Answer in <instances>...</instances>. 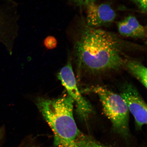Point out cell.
<instances>
[{"label": "cell", "mask_w": 147, "mask_h": 147, "mask_svg": "<svg viewBox=\"0 0 147 147\" xmlns=\"http://www.w3.org/2000/svg\"><path fill=\"white\" fill-rule=\"evenodd\" d=\"M117 27L123 36L140 39L146 37V27L141 24L135 16H128L117 23Z\"/></svg>", "instance_id": "8"}, {"label": "cell", "mask_w": 147, "mask_h": 147, "mask_svg": "<svg viewBox=\"0 0 147 147\" xmlns=\"http://www.w3.org/2000/svg\"><path fill=\"white\" fill-rule=\"evenodd\" d=\"M58 78L76 104V113L80 118L86 120L93 113V108L90 104L83 96L77 86L71 60L58 73Z\"/></svg>", "instance_id": "4"}, {"label": "cell", "mask_w": 147, "mask_h": 147, "mask_svg": "<svg viewBox=\"0 0 147 147\" xmlns=\"http://www.w3.org/2000/svg\"><path fill=\"white\" fill-rule=\"evenodd\" d=\"M4 139V137L2 134L0 133V147H2Z\"/></svg>", "instance_id": "14"}, {"label": "cell", "mask_w": 147, "mask_h": 147, "mask_svg": "<svg viewBox=\"0 0 147 147\" xmlns=\"http://www.w3.org/2000/svg\"><path fill=\"white\" fill-rule=\"evenodd\" d=\"M124 67L145 88H147V68L141 62L137 60L127 59Z\"/></svg>", "instance_id": "9"}, {"label": "cell", "mask_w": 147, "mask_h": 147, "mask_svg": "<svg viewBox=\"0 0 147 147\" xmlns=\"http://www.w3.org/2000/svg\"><path fill=\"white\" fill-rule=\"evenodd\" d=\"M75 4L79 6H87L92 3H95L96 0H71Z\"/></svg>", "instance_id": "13"}, {"label": "cell", "mask_w": 147, "mask_h": 147, "mask_svg": "<svg viewBox=\"0 0 147 147\" xmlns=\"http://www.w3.org/2000/svg\"><path fill=\"white\" fill-rule=\"evenodd\" d=\"M86 90L90 91L98 95L104 113L115 130L121 135H127L129 111L121 95L101 86H92Z\"/></svg>", "instance_id": "3"}, {"label": "cell", "mask_w": 147, "mask_h": 147, "mask_svg": "<svg viewBox=\"0 0 147 147\" xmlns=\"http://www.w3.org/2000/svg\"><path fill=\"white\" fill-rule=\"evenodd\" d=\"M78 142L79 147H107L82 133L79 138Z\"/></svg>", "instance_id": "10"}, {"label": "cell", "mask_w": 147, "mask_h": 147, "mask_svg": "<svg viewBox=\"0 0 147 147\" xmlns=\"http://www.w3.org/2000/svg\"><path fill=\"white\" fill-rule=\"evenodd\" d=\"M79 23L73 39V52L79 76H96L124 67L125 53L142 48L117 34Z\"/></svg>", "instance_id": "1"}, {"label": "cell", "mask_w": 147, "mask_h": 147, "mask_svg": "<svg viewBox=\"0 0 147 147\" xmlns=\"http://www.w3.org/2000/svg\"><path fill=\"white\" fill-rule=\"evenodd\" d=\"M140 11L143 13L147 12V0H132Z\"/></svg>", "instance_id": "12"}, {"label": "cell", "mask_w": 147, "mask_h": 147, "mask_svg": "<svg viewBox=\"0 0 147 147\" xmlns=\"http://www.w3.org/2000/svg\"><path fill=\"white\" fill-rule=\"evenodd\" d=\"M120 95L124 99L129 112L135 118L137 127L140 129L147 124V105L133 84H124Z\"/></svg>", "instance_id": "6"}, {"label": "cell", "mask_w": 147, "mask_h": 147, "mask_svg": "<svg viewBox=\"0 0 147 147\" xmlns=\"http://www.w3.org/2000/svg\"><path fill=\"white\" fill-rule=\"evenodd\" d=\"M74 102L69 95L54 100L38 97L36 105L54 135L58 147H79L81 133L73 115Z\"/></svg>", "instance_id": "2"}, {"label": "cell", "mask_w": 147, "mask_h": 147, "mask_svg": "<svg viewBox=\"0 0 147 147\" xmlns=\"http://www.w3.org/2000/svg\"><path fill=\"white\" fill-rule=\"evenodd\" d=\"M44 45L48 49H53L56 47L58 45L57 40L53 36H49L46 38L43 42Z\"/></svg>", "instance_id": "11"}, {"label": "cell", "mask_w": 147, "mask_h": 147, "mask_svg": "<svg viewBox=\"0 0 147 147\" xmlns=\"http://www.w3.org/2000/svg\"><path fill=\"white\" fill-rule=\"evenodd\" d=\"M86 7L87 13L85 23L88 26L94 28L109 25L114 21L116 16L115 11L107 3L97 4L93 3Z\"/></svg>", "instance_id": "7"}, {"label": "cell", "mask_w": 147, "mask_h": 147, "mask_svg": "<svg viewBox=\"0 0 147 147\" xmlns=\"http://www.w3.org/2000/svg\"><path fill=\"white\" fill-rule=\"evenodd\" d=\"M16 3L0 4V45L12 54L18 35V16Z\"/></svg>", "instance_id": "5"}]
</instances>
